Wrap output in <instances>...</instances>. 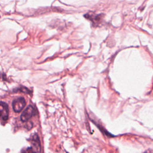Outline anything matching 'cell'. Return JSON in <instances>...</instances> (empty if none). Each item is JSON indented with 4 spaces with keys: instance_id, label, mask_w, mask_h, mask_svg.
<instances>
[{
    "instance_id": "5b68a950",
    "label": "cell",
    "mask_w": 153,
    "mask_h": 153,
    "mask_svg": "<svg viewBox=\"0 0 153 153\" xmlns=\"http://www.w3.org/2000/svg\"><path fill=\"white\" fill-rule=\"evenodd\" d=\"M20 153H37V152L35 151L32 147H29V148H27L26 150L22 151Z\"/></svg>"
},
{
    "instance_id": "277c9868",
    "label": "cell",
    "mask_w": 153,
    "mask_h": 153,
    "mask_svg": "<svg viewBox=\"0 0 153 153\" xmlns=\"http://www.w3.org/2000/svg\"><path fill=\"white\" fill-rule=\"evenodd\" d=\"M1 111L2 120L4 121H7L8 117V107L7 104L5 102H1Z\"/></svg>"
},
{
    "instance_id": "6da1fadb",
    "label": "cell",
    "mask_w": 153,
    "mask_h": 153,
    "mask_svg": "<svg viewBox=\"0 0 153 153\" xmlns=\"http://www.w3.org/2000/svg\"><path fill=\"white\" fill-rule=\"evenodd\" d=\"M25 105H26V100L22 97H18L14 99L12 103L13 109L16 112H20L24 108Z\"/></svg>"
},
{
    "instance_id": "8992f818",
    "label": "cell",
    "mask_w": 153,
    "mask_h": 153,
    "mask_svg": "<svg viewBox=\"0 0 153 153\" xmlns=\"http://www.w3.org/2000/svg\"><path fill=\"white\" fill-rule=\"evenodd\" d=\"M144 153H153V149H148L147 150H146Z\"/></svg>"
},
{
    "instance_id": "52a82bcc",
    "label": "cell",
    "mask_w": 153,
    "mask_h": 153,
    "mask_svg": "<svg viewBox=\"0 0 153 153\" xmlns=\"http://www.w3.org/2000/svg\"><path fill=\"white\" fill-rule=\"evenodd\" d=\"M66 153H68V152H66Z\"/></svg>"
},
{
    "instance_id": "3957f363",
    "label": "cell",
    "mask_w": 153,
    "mask_h": 153,
    "mask_svg": "<svg viewBox=\"0 0 153 153\" xmlns=\"http://www.w3.org/2000/svg\"><path fill=\"white\" fill-rule=\"evenodd\" d=\"M30 142L32 145V148L36 152L41 151V143L39 137L36 133H35L30 138Z\"/></svg>"
},
{
    "instance_id": "7a4b0ae2",
    "label": "cell",
    "mask_w": 153,
    "mask_h": 153,
    "mask_svg": "<svg viewBox=\"0 0 153 153\" xmlns=\"http://www.w3.org/2000/svg\"><path fill=\"white\" fill-rule=\"evenodd\" d=\"M34 108L32 105H29L22 112L20 116V120L23 122L28 121L33 115Z\"/></svg>"
}]
</instances>
